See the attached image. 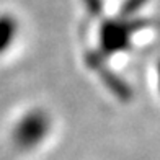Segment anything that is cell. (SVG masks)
Instances as JSON below:
<instances>
[{
    "label": "cell",
    "instance_id": "6da1fadb",
    "mask_svg": "<svg viewBox=\"0 0 160 160\" xmlns=\"http://www.w3.org/2000/svg\"><path fill=\"white\" fill-rule=\"evenodd\" d=\"M44 126H46V121L42 118H38L36 114H34V118H28L23 122V128H26L28 132L20 136V142L23 145H30L33 142L36 144L42 136H44Z\"/></svg>",
    "mask_w": 160,
    "mask_h": 160
}]
</instances>
